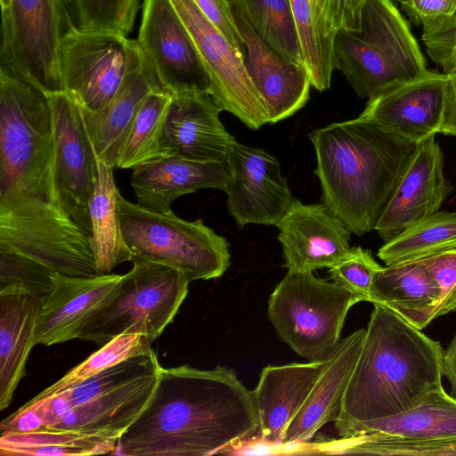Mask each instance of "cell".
Segmentation results:
<instances>
[{"label": "cell", "mask_w": 456, "mask_h": 456, "mask_svg": "<svg viewBox=\"0 0 456 456\" xmlns=\"http://www.w3.org/2000/svg\"><path fill=\"white\" fill-rule=\"evenodd\" d=\"M0 249L53 273L96 275L90 238L60 204L46 95L15 77L0 82Z\"/></svg>", "instance_id": "cell-1"}, {"label": "cell", "mask_w": 456, "mask_h": 456, "mask_svg": "<svg viewBox=\"0 0 456 456\" xmlns=\"http://www.w3.org/2000/svg\"><path fill=\"white\" fill-rule=\"evenodd\" d=\"M258 429L252 390L233 369L161 367L153 394L117 450L128 456L213 455L254 438Z\"/></svg>", "instance_id": "cell-2"}, {"label": "cell", "mask_w": 456, "mask_h": 456, "mask_svg": "<svg viewBox=\"0 0 456 456\" xmlns=\"http://www.w3.org/2000/svg\"><path fill=\"white\" fill-rule=\"evenodd\" d=\"M322 201L358 236L375 230L417 144L358 117L309 134Z\"/></svg>", "instance_id": "cell-3"}, {"label": "cell", "mask_w": 456, "mask_h": 456, "mask_svg": "<svg viewBox=\"0 0 456 456\" xmlns=\"http://www.w3.org/2000/svg\"><path fill=\"white\" fill-rule=\"evenodd\" d=\"M361 354L334 421L350 426L414 407L443 387L444 349L380 304H373Z\"/></svg>", "instance_id": "cell-4"}, {"label": "cell", "mask_w": 456, "mask_h": 456, "mask_svg": "<svg viewBox=\"0 0 456 456\" xmlns=\"http://www.w3.org/2000/svg\"><path fill=\"white\" fill-rule=\"evenodd\" d=\"M334 53L336 69L368 100L428 71L409 23L392 0H366L361 32H337Z\"/></svg>", "instance_id": "cell-5"}, {"label": "cell", "mask_w": 456, "mask_h": 456, "mask_svg": "<svg viewBox=\"0 0 456 456\" xmlns=\"http://www.w3.org/2000/svg\"><path fill=\"white\" fill-rule=\"evenodd\" d=\"M121 231L132 260L163 265L189 282L222 276L231 265L227 240L201 219L185 221L173 212L146 209L118 196Z\"/></svg>", "instance_id": "cell-6"}, {"label": "cell", "mask_w": 456, "mask_h": 456, "mask_svg": "<svg viewBox=\"0 0 456 456\" xmlns=\"http://www.w3.org/2000/svg\"><path fill=\"white\" fill-rule=\"evenodd\" d=\"M362 299L350 290L313 274L288 271L268 300L276 334L307 361H325L336 350L350 308Z\"/></svg>", "instance_id": "cell-7"}, {"label": "cell", "mask_w": 456, "mask_h": 456, "mask_svg": "<svg viewBox=\"0 0 456 456\" xmlns=\"http://www.w3.org/2000/svg\"><path fill=\"white\" fill-rule=\"evenodd\" d=\"M132 263L115 295L89 320L79 339L102 346L119 335L139 333L152 343L172 322L187 296L188 280L163 265Z\"/></svg>", "instance_id": "cell-8"}, {"label": "cell", "mask_w": 456, "mask_h": 456, "mask_svg": "<svg viewBox=\"0 0 456 456\" xmlns=\"http://www.w3.org/2000/svg\"><path fill=\"white\" fill-rule=\"evenodd\" d=\"M0 68L44 94L63 91L60 52L76 28L67 0H0Z\"/></svg>", "instance_id": "cell-9"}, {"label": "cell", "mask_w": 456, "mask_h": 456, "mask_svg": "<svg viewBox=\"0 0 456 456\" xmlns=\"http://www.w3.org/2000/svg\"><path fill=\"white\" fill-rule=\"evenodd\" d=\"M188 31L210 81V96L223 110L253 130L268 123L262 99L252 83L244 53L200 12L192 0H170Z\"/></svg>", "instance_id": "cell-10"}, {"label": "cell", "mask_w": 456, "mask_h": 456, "mask_svg": "<svg viewBox=\"0 0 456 456\" xmlns=\"http://www.w3.org/2000/svg\"><path fill=\"white\" fill-rule=\"evenodd\" d=\"M45 95L52 119L55 192L64 211L90 238L89 201L98 175V157L77 101L65 91Z\"/></svg>", "instance_id": "cell-11"}, {"label": "cell", "mask_w": 456, "mask_h": 456, "mask_svg": "<svg viewBox=\"0 0 456 456\" xmlns=\"http://www.w3.org/2000/svg\"><path fill=\"white\" fill-rule=\"evenodd\" d=\"M133 39L102 30L75 28L61 42L63 91L83 110L95 112L112 99L128 71Z\"/></svg>", "instance_id": "cell-12"}, {"label": "cell", "mask_w": 456, "mask_h": 456, "mask_svg": "<svg viewBox=\"0 0 456 456\" xmlns=\"http://www.w3.org/2000/svg\"><path fill=\"white\" fill-rule=\"evenodd\" d=\"M137 42L163 90L210 93L208 76L170 0H143Z\"/></svg>", "instance_id": "cell-13"}, {"label": "cell", "mask_w": 456, "mask_h": 456, "mask_svg": "<svg viewBox=\"0 0 456 456\" xmlns=\"http://www.w3.org/2000/svg\"><path fill=\"white\" fill-rule=\"evenodd\" d=\"M231 177L224 190L230 214L241 228L276 225L294 198L279 161L267 151L235 142L228 154Z\"/></svg>", "instance_id": "cell-14"}, {"label": "cell", "mask_w": 456, "mask_h": 456, "mask_svg": "<svg viewBox=\"0 0 456 456\" xmlns=\"http://www.w3.org/2000/svg\"><path fill=\"white\" fill-rule=\"evenodd\" d=\"M452 187L435 136L417 144L407 168L383 210L375 231L387 241L439 211Z\"/></svg>", "instance_id": "cell-15"}, {"label": "cell", "mask_w": 456, "mask_h": 456, "mask_svg": "<svg viewBox=\"0 0 456 456\" xmlns=\"http://www.w3.org/2000/svg\"><path fill=\"white\" fill-rule=\"evenodd\" d=\"M446 83L445 74L428 70L413 81L369 99L360 117L376 122L403 139L419 143L439 134Z\"/></svg>", "instance_id": "cell-16"}, {"label": "cell", "mask_w": 456, "mask_h": 456, "mask_svg": "<svg viewBox=\"0 0 456 456\" xmlns=\"http://www.w3.org/2000/svg\"><path fill=\"white\" fill-rule=\"evenodd\" d=\"M277 227L288 271L330 269L351 248V232L323 203L294 199Z\"/></svg>", "instance_id": "cell-17"}, {"label": "cell", "mask_w": 456, "mask_h": 456, "mask_svg": "<svg viewBox=\"0 0 456 456\" xmlns=\"http://www.w3.org/2000/svg\"><path fill=\"white\" fill-rule=\"evenodd\" d=\"M122 275L69 277L53 273V288L42 300L36 343L45 346L78 338L89 320L117 292Z\"/></svg>", "instance_id": "cell-18"}, {"label": "cell", "mask_w": 456, "mask_h": 456, "mask_svg": "<svg viewBox=\"0 0 456 456\" xmlns=\"http://www.w3.org/2000/svg\"><path fill=\"white\" fill-rule=\"evenodd\" d=\"M234 12L244 42L245 66L265 105L268 123L291 117L310 97L312 84L306 69L273 51Z\"/></svg>", "instance_id": "cell-19"}, {"label": "cell", "mask_w": 456, "mask_h": 456, "mask_svg": "<svg viewBox=\"0 0 456 456\" xmlns=\"http://www.w3.org/2000/svg\"><path fill=\"white\" fill-rule=\"evenodd\" d=\"M157 89H162L157 76L137 40H134L128 71L115 95L98 111L82 110L95 153L101 160L117 167L144 100Z\"/></svg>", "instance_id": "cell-20"}, {"label": "cell", "mask_w": 456, "mask_h": 456, "mask_svg": "<svg viewBox=\"0 0 456 456\" xmlns=\"http://www.w3.org/2000/svg\"><path fill=\"white\" fill-rule=\"evenodd\" d=\"M164 129L166 155L196 161H227L236 142L219 118L209 94H172Z\"/></svg>", "instance_id": "cell-21"}, {"label": "cell", "mask_w": 456, "mask_h": 456, "mask_svg": "<svg viewBox=\"0 0 456 456\" xmlns=\"http://www.w3.org/2000/svg\"><path fill=\"white\" fill-rule=\"evenodd\" d=\"M231 177L228 161H196L167 155L133 169L130 183L139 206L157 212H172L171 203L201 189L224 191Z\"/></svg>", "instance_id": "cell-22"}, {"label": "cell", "mask_w": 456, "mask_h": 456, "mask_svg": "<svg viewBox=\"0 0 456 456\" xmlns=\"http://www.w3.org/2000/svg\"><path fill=\"white\" fill-rule=\"evenodd\" d=\"M329 359L263 368L258 382L252 390L259 424L258 435L262 442L273 445L284 444L289 425Z\"/></svg>", "instance_id": "cell-23"}, {"label": "cell", "mask_w": 456, "mask_h": 456, "mask_svg": "<svg viewBox=\"0 0 456 456\" xmlns=\"http://www.w3.org/2000/svg\"><path fill=\"white\" fill-rule=\"evenodd\" d=\"M366 329L341 338L303 405L289 425L284 444L309 441L338 417L343 397L362 351Z\"/></svg>", "instance_id": "cell-24"}, {"label": "cell", "mask_w": 456, "mask_h": 456, "mask_svg": "<svg viewBox=\"0 0 456 456\" xmlns=\"http://www.w3.org/2000/svg\"><path fill=\"white\" fill-rule=\"evenodd\" d=\"M440 288L422 260L382 267L370 289L372 304L391 309L419 330L431 322Z\"/></svg>", "instance_id": "cell-25"}, {"label": "cell", "mask_w": 456, "mask_h": 456, "mask_svg": "<svg viewBox=\"0 0 456 456\" xmlns=\"http://www.w3.org/2000/svg\"><path fill=\"white\" fill-rule=\"evenodd\" d=\"M42 300L27 295L0 296V411L6 409L36 343Z\"/></svg>", "instance_id": "cell-26"}, {"label": "cell", "mask_w": 456, "mask_h": 456, "mask_svg": "<svg viewBox=\"0 0 456 456\" xmlns=\"http://www.w3.org/2000/svg\"><path fill=\"white\" fill-rule=\"evenodd\" d=\"M377 435L405 440H433L456 436V397L444 387L428 393L412 408L400 413L347 428L342 438Z\"/></svg>", "instance_id": "cell-27"}, {"label": "cell", "mask_w": 456, "mask_h": 456, "mask_svg": "<svg viewBox=\"0 0 456 456\" xmlns=\"http://www.w3.org/2000/svg\"><path fill=\"white\" fill-rule=\"evenodd\" d=\"M98 175L89 201L90 243L97 275L110 274L118 265L132 260L121 231L114 167L97 159Z\"/></svg>", "instance_id": "cell-28"}, {"label": "cell", "mask_w": 456, "mask_h": 456, "mask_svg": "<svg viewBox=\"0 0 456 456\" xmlns=\"http://www.w3.org/2000/svg\"><path fill=\"white\" fill-rule=\"evenodd\" d=\"M118 439L71 429L41 428L32 431L1 434L0 454L97 455L113 453Z\"/></svg>", "instance_id": "cell-29"}, {"label": "cell", "mask_w": 456, "mask_h": 456, "mask_svg": "<svg viewBox=\"0 0 456 456\" xmlns=\"http://www.w3.org/2000/svg\"><path fill=\"white\" fill-rule=\"evenodd\" d=\"M456 248V213L438 211L406 228L379 249L386 265L424 259Z\"/></svg>", "instance_id": "cell-30"}, {"label": "cell", "mask_w": 456, "mask_h": 456, "mask_svg": "<svg viewBox=\"0 0 456 456\" xmlns=\"http://www.w3.org/2000/svg\"><path fill=\"white\" fill-rule=\"evenodd\" d=\"M312 86L320 92L330 87L336 69L332 32L321 18L314 0H289Z\"/></svg>", "instance_id": "cell-31"}, {"label": "cell", "mask_w": 456, "mask_h": 456, "mask_svg": "<svg viewBox=\"0 0 456 456\" xmlns=\"http://www.w3.org/2000/svg\"><path fill=\"white\" fill-rule=\"evenodd\" d=\"M231 1L234 11L267 45L282 57L303 65L300 42L289 0Z\"/></svg>", "instance_id": "cell-32"}, {"label": "cell", "mask_w": 456, "mask_h": 456, "mask_svg": "<svg viewBox=\"0 0 456 456\" xmlns=\"http://www.w3.org/2000/svg\"><path fill=\"white\" fill-rule=\"evenodd\" d=\"M173 95L163 90L152 91L144 100L128 133L116 167L134 169L167 156L164 129Z\"/></svg>", "instance_id": "cell-33"}, {"label": "cell", "mask_w": 456, "mask_h": 456, "mask_svg": "<svg viewBox=\"0 0 456 456\" xmlns=\"http://www.w3.org/2000/svg\"><path fill=\"white\" fill-rule=\"evenodd\" d=\"M153 349L147 337L139 333L119 335L85 361L69 370L60 379L34 396L33 400L45 398L72 387L120 362L131 357L148 354Z\"/></svg>", "instance_id": "cell-34"}, {"label": "cell", "mask_w": 456, "mask_h": 456, "mask_svg": "<svg viewBox=\"0 0 456 456\" xmlns=\"http://www.w3.org/2000/svg\"><path fill=\"white\" fill-rule=\"evenodd\" d=\"M332 453L381 456H456V436L433 440H405L377 435L342 438Z\"/></svg>", "instance_id": "cell-35"}, {"label": "cell", "mask_w": 456, "mask_h": 456, "mask_svg": "<svg viewBox=\"0 0 456 456\" xmlns=\"http://www.w3.org/2000/svg\"><path fill=\"white\" fill-rule=\"evenodd\" d=\"M141 0H67L77 29L126 36L134 28Z\"/></svg>", "instance_id": "cell-36"}, {"label": "cell", "mask_w": 456, "mask_h": 456, "mask_svg": "<svg viewBox=\"0 0 456 456\" xmlns=\"http://www.w3.org/2000/svg\"><path fill=\"white\" fill-rule=\"evenodd\" d=\"M53 275L29 257L0 249V296L27 295L43 300L53 288Z\"/></svg>", "instance_id": "cell-37"}, {"label": "cell", "mask_w": 456, "mask_h": 456, "mask_svg": "<svg viewBox=\"0 0 456 456\" xmlns=\"http://www.w3.org/2000/svg\"><path fill=\"white\" fill-rule=\"evenodd\" d=\"M382 267L369 249L354 247L329 269V273L334 283L354 293L362 301L370 302L374 277Z\"/></svg>", "instance_id": "cell-38"}, {"label": "cell", "mask_w": 456, "mask_h": 456, "mask_svg": "<svg viewBox=\"0 0 456 456\" xmlns=\"http://www.w3.org/2000/svg\"><path fill=\"white\" fill-rule=\"evenodd\" d=\"M410 20L422 27V37L456 27V0H398Z\"/></svg>", "instance_id": "cell-39"}, {"label": "cell", "mask_w": 456, "mask_h": 456, "mask_svg": "<svg viewBox=\"0 0 456 456\" xmlns=\"http://www.w3.org/2000/svg\"><path fill=\"white\" fill-rule=\"evenodd\" d=\"M440 288V296L431 314L432 321L456 312V248L421 259Z\"/></svg>", "instance_id": "cell-40"}, {"label": "cell", "mask_w": 456, "mask_h": 456, "mask_svg": "<svg viewBox=\"0 0 456 456\" xmlns=\"http://www.w3.org/2000/svg\"><path fill=\"white\" fill-rule=\"evenodd\" d=\"M366 0H314L328 28L338 31L361 32L362 13Z\"/></svg>", "instance_id": "cell-41"}, {"label": "cell", "mask_w": 456, "mask_h": 456, "mask_svg": "<svg viewBox=\"0 0 456 456\" xmlns=\"http://www.w3.org/2000/svg\"><path fill=\"white\" fill-rule=\"evenodd\" d=\"M206 18L239 51L245 53L243 38L231 0H192Z\"/></svg>", "instance_id": "cell-42"}, {"label": "cell", "mask_w": 456, "mask_h": 456, "mask_svg": "<svg viewBox=\"0 0 456 456\" xmlns=\"http://www.w3.org/2000/svg\"><path fill=\"white\" fill-rule=\"evenodd\" d=\"M422 41L430 59L442 67L443 73L447 76H456V40L424 39Z\"/></svg>", "instance_id": "cell-43"}, {"label": "cell", "mask_w": 456, "mask_h": 456, "mask_svg": "<svg viewBox=\"0 0 456 456\" xmlns=\"http://www.w3.org/2000/svg\"><path fill=\"white\" fill-rule=\"evenodd\" d=\"M439 134L456 137V76H447L445 107Z\"/></svg>", "instance_id": "cell-44"}, {"label": "cell", "mask_w": 456, "mask_h": 456, "mask_svg": "<svg viewBox=\"0 0 456 456\" xmlns=\"http://www.w3.org/2000/svg\"><path fill=\"white\" fill-rule=\"evenodd\" d=\"M444 376L451 384V395L456 397V334L444 352Z\"/></svg>", "instance_id": "cell-45"}, {"label": "cell", "mask_w": 456, "mask_h": 456, "mask_svg": "<svg viewBox=\"0 0 456 456\" xmlns=\"http://www.w3.org/2000/svg\"><path fill=\"white\" fill-rule=\"evenodd\" d=\"M424 39H434V40H439V41L456 40V27H454L451 30H448V31L441 33V34L422 37V40H424Z\"/></svg>", "instance_id": "cell-46"}]
</instances>
